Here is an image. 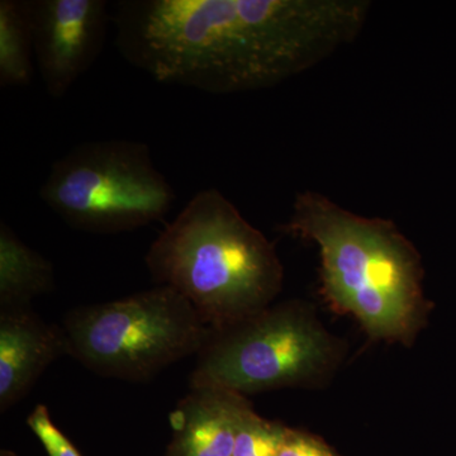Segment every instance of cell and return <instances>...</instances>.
I'll use <instances>...</instances> for the list:
<instances>
[{
	"label": "cell",
	"instance_id": "52a82bcc",
	"mask_svg": "<svg viewBox=\"0 0 456 456\" xmlns=\"http://www.w3.org/2000/svg\"><path fill=\"white\" fill-rule=\"evenodd\" d=\"M32 25L42 82L60 99L97 61L112 12L106 0H32Z\"/></svg>",
	"mask_w": 456,
	"mask_h": 456
},
{
	"label": "cell",
	"instance_id": "7c38bea8",
	"mask_svg": "<svg viewBox=\"0 0 456 456\" xmlns=\"http://www.w3.org/2000/svg\"><path fill=\"white\" fill-rule=\"evenodd\" d=\"M285 430L248 408L237 428L232 456H277Z\"/></svg>",
	"mask_w": 456,
	"mask_h": 456
},
{
	"label": "cell",
	"instance_id": "ba28073f",
	"mask_svg": "<svg viewBox=\"0 0 456 456\" xmlns=\"http://www.w3.org/2000/svg\"><path fill=\"white\" fill-rule=\"evenodd\" d=\"M62 354L64 335L31 307L0 311V411L26 397L42 373Z\"/></svg>",
	"mask_w": 456,
	"mask_h": 456
},
{
	"label": "cell",
	"instance_id": "8fae6325",
	"mask_svg": "<svg viewBox=\"0 0 456 456\" xmlns=\"http://www.w3.org/2000/svg\"><path fill=\"white\" fill-rule=\"evenodd\" d=\"M32 2H0V86H28L33 77Z\"/></svg>",
	"mask_w": 456,
	"mask_h": 456
},
{
	"label": "cell",
	"instance_id": "3957f363",
	"mask_svg": "<svg viewBox=\"0 0 456 456\" xmlns=\"http://www.w3.org/2000/svg\"><path fill=\"white\" fill-rule=\"evenodd\" d=\"M283 231L317 245L327 297L369 334L403 338L416 331L426 311L421 263L391 221L362 217L307 191L294 200Z\"/></svg>",
	"mask_w": 456,
	"mask_h": 456
},
{
	"label": "cell",
	"instance_id": "5b68a950",
	"mask_svg": "<svg viewBox=\"0 0 456 456\" xmlns=\"http://www.w3.org/2000/svg\"><path fill=\"white\" fill-rule=\"evenodd\" d=\"M47 207L75 230L119 233L160 221L176 200L140 141H89L57 159L41 185Z\"/></svg>",
	"mask_w": 456,
	"mask_h": 456
},
{
	"label": "cell",
	"instance_id": "9c48e42d",
	"mask_svg": "<svg viewBox=\"0 0 456 456\" xmlns=\"http://www.w3.org/2000/svg\"><path fill=\"white\" fill-rule=\"evenodd\" d=\"M250 407L239 393L191 388L171 412L169 456H232L240 419Z\"/></svg>",
	"mask_w": 456,
	"mask_h": 456
},
{
	"label": "cell",
	"instance_id": "6da1fadb",
	"mask_svg": "<svg viewBox=\"0 0 456 456\" xmlns=\"http://www.w3.org/2000/svg\"><path fill=\"white\" fill-rule=\"evenodd\" d=\"M369 0H121L114 42L155 82L211 94L269 89L351 44Z\"/></svg>",
	"mask_w": 456,
	"mask_h": 456
},
{
	"label": "cell",
	"instance_id": "5bb4252c",
	"mask_svg": "<svg viewBox=\"0 0 456 456\" xmlns=\"http://www.w3.org/2000/svg\"><path fill=\"white\" fill-rule=\"evenodd\" d=\"M277 456H336V454L322 441L287 428Z\"/></svg>",
	"mask_w": 456,
	"mask_h": 456
},
{
	"label": "cell",
	"instance_id": "4fadbf2b",
	"mask_svg": "<svg viewBox=\"0 0 456 456\" xmlns=\"http://www.w3.org/2000/svg\"><path fill=\"white\" fill-rule=\"evenodd\" d=\"M31 430L40 439L49 456H82L68 437L57 428L51 419L49 410L38 404L27 419Z\"/></svg>",
	"mask_w": 456,
	"mask_h": 456
},
{
	"label": "cell",
	"instance_id": "30bf717a",
	"mask_svg": "<svg viewBox=\"0 0 456 456\" xmlns=\"http://www.w3.org/2000/svg\"><path fill=\"white\" fill-rule=\"evenodd\" d=\"M53 264L0 224V310L31 307L35 297L53 290Z\"/></svg>",
	"mask_w": 456,
	"mask_h": 456
},
{
	"label": "cell",
	"instance_id": "7a4b0ae2",
	"mask_svg": "<svg viewBox=\"0 0 456 456\" xmlns=\"http://www.w3.org/2000/svg\"><path fill=\"white\" fill-rule=\"evenodd\" d=\"M145 260L159 285L182 293L213 332L266 310L283 283L274 246L215 188L189 200Z\"/></svg>",
	"mask_w": 456,
	"mask_h": 456
},
{
	"label": "cell",
	"instance_id": "277c9868",
	"mask_svg": "<svg viewBox=\"0 0 456 456\" xmlns=\"http://www.w3.org/2000/svg\"><path fill=\"white\" fill-rule=\"evenodd\" d=\"M61 330L68 355L95 374L130 382L198 355L213 335L196 307L167 285L77 308Z\"/></svg>",
	"mask_w": 456,
	"mask_h": 456
},
{
	"label": "cell",
	"instance_id": "8992f818",
	"mask_svg": "<svg viewBox=\"0 0 456 456\" xmlns=\"http://www.w3.org/2000/svg\"><path fill=\"white\" fill-rule=\"evenodd\" d=\"M331 345L325 332L293 305L213 332L198 354L191 388L212 387L248 395L310 379L325 367Z\"/></svg>",
	"mask_w": 456,
	"mask_h": 456
}]
</instances>
